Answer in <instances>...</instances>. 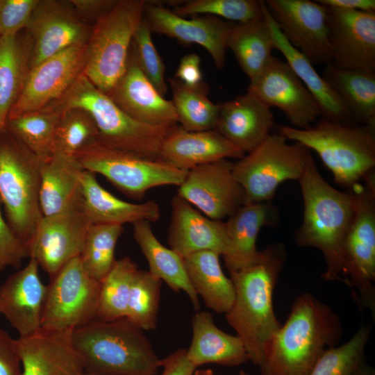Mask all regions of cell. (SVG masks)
<instances>
[{
	"mask_svg": "<svg viewBox=\"0 0 375 375\" xmlns=\"http://www.w3.org/2000/svg\"><path fill=\"white\" fill-rule=\"evenodd\" d=\"M285 257L283 244H272L260 251L255 263L230 273L235 296L226 319L242 340L249 360L258 366L281 326L274 313L273 292Z\"/></svg>",
	"mask_w": 375,
	"mask_h": 375,
	"instance_id": "1",
	"label": "cell"
},
{
	"mask_svg": "<svg viewBox=\"0 0 375 375\" xmlns=\"http://www.w3.org/2000/svg\"><path fill=\"white\" fill-rule=\"evenodd\" d=\"M342 327L338 315L311 294L294 301L283 325L268 345L261 375H308L328 348L340 340Z\"/></svg>",
	"mask_w": 375,
	"mask_h": 375,
	"instance_id": "2",
	"label": "cell"
},
{
	"mask_svg": "<svg viewBox=\"0 0 375 375\" xmlns=\"http://www.w3.org/2000/svg\"><path fill=\"white\" fill-rule=\"evenodd\" d=\"M303 201L301 226L294 232V242L301 247L319 249L325 260L323 278L343 281L342 248L355 208L352 191L333 188L321 175L311 156L297 181Z\"/></svg>",
	"mask_w": 375,
	"mask_h": 375,
	"instance_id": "3",
	"label": "cell"
},
{
	"mask_svg": "<svg viewBox=\"0 0 375 375\" xmlns=\"http://www.w3.org/2000/svg\"><path fill=\"white\" fill-rule=\"evenodd\" d=\"M74 347L92 375H156L158 357L143 331L126 317L94 319L72 331Z\"/></svg>",
	"mask_w": 375,
	"mask_h": 375,
	"instance_id": "4",
	"label": "cell"
},
{
	"mask_svg": "<svg viewBox=\"0 0 375 375\" xmlns=\"http://www.w3.org/2000/svg\"><path fill=\"white\" fill-rule=\"evenodd\" d=\"M278 133L315 151L331 172L335 182L342 187L352 190L374 172L375 126L322 117L306 129L278 126Z\"/></svg>",
	"mask_w": 375,
	"mask_h": 375,
	"instance_id": "5",
	"label": "cell"
},
{
	"mask_svg": "<svg viewBox=\"0 0 375 375\" xmlns=\"http://www.w3.org/2000/svg\"><path fill=\"white\" fill-rule=\"evenodd\" d=\"M72 108L90 113L97 125L99 142L148 158L159 159L162 144L176 126H152L137 121L121 110L83 73L59 99L44 108L60 112Z\"/></svg>",
	"mask_w": 375,
	"mask_h": 375,
	"instance_id": "6",
	"label": "cell"
},
{
	"mask_svg": "<svg viewBox=\"0 0 375 375\" xmlns=\"http://www.w3.org/2000/svg\"><path fill=\"white\" fill-rule=\"evenodd\" d=\"M43 162L5 128L0 131V201L6 222L27 253L43 217L40 201Z\"/></svg>",
	"mask_w": 375,
	"mask_h": 375,
	"instance_id": "7",
	"label": "cell"
},
{
	"mask_svg": "<svg viewBox=\"0 0 375 375\" xmlns=\"http://www.w3.org/2000/svg\"><path fill=\"white\" fill-rule=\"evenodd\" d=\"M146 0H118L92 27L85 44L83 74L106 93L126 70L134 34Z\"/></svg>",
	"mask_w": 375,
	"mask_h": 375,
	"instance_id": "8",
	"label": "cell"
},
{
	"mask_svg": "<svg viewBox=\"0 0 375 375\" xmlns=\"http://www.w3.org/2000/svg\"><path fill=\"white\" fill-rule=\"evenodd\" d=\"M288 141L278 133L270 134L233 163L245 203L271 201L282 183L301 178L312 155L301 144Z\"/></svg>",
	"mask_w": 375,
	"mask_h": 375,
	"instance_id": "9",
	"label": "cell"
},
{
	"mask_svg": "<svg viewBox=\"0 0 375 375\" xmlns=\"http://www.w3.org/2000/svg\"><path fill=\"white\" fill-rule=\"evenodd\" d=\"M74 156L84 170L103 176L123 194L135 199H142L154 188L178 187L188 172L160 159L112 148L98 140L81 149Z\"/></svg>",
	"mask_w": 375,
	"mask_h": 375,
	"instance_id": "10",
	"label": "cell"
},
{
	"mask_svg": "<svg viewBox=\"0 0 375 375\" xmlns=\"http://www.w3.org/2000/svg\"><path fill=\"white\" fill-rule=\"evenodd\" d=\"M351 191L353 216L342 248L343 282L356 301L375 310V182L374 172Z\"/></svg>",
	"mask_w": 375,
	"mask_h": 375,
	"instance_id": "11",
	"label": "cell"
},
{
	"mask_svg": "<svg viewBox=\"0 0 375 375\" xmlns=\"http://www.w3.org/2000/svg\"><path fill=\"white\" fill-rule=\"evenodd\" d=\"M101 281L85 269L79 256L51 276L42 315V328L73 331L97 319Z\"/></svg>",
	"mask_w": 375,
	"mask_h": 375,
	"instance_id": "12",
	"label": "cell"
},
{
	"mask_svg": "<svg viewBox=\"0 0 375 375\" xmlns=\"http://www.w3.org/2000/svg\"><path fill=\"white\" fill-rule=\"evenodd\" d=\"M247 92L280 109L296 128H310L321 115L317 102L292 68L275 56L250 80Z\"/></svg>",
	"mask_w": 375,
	"mask_h": 375,
	"instance_id": "13",
	"label": "cell"
},
{
	"mask_svg": "<svg viewBox=\"0 0 375 375\" xmlns=\"http://www.w3.org/2000/svg\"><path fill=\"white\" fill-rule=\"evenodd\" d=\"M233 165L222 159L192 168L177 194L212 219L228 218L245 204L244 192L233 174Z\"/></svg>",
	"mask_w": 375,
	"mask_h": 375,
	"instance_id": "14",
	"label": "cell"
},
{
	"mask_svg": "<svg viewBox=\"0 0 375 375\" xmlns=\"http://www.w3.org/2000/svg\"><path fill=\"white\" fill-rule=\"evenodd\" d=\"M265 3L291 45L312 65L331 63L326 7L310 0H267Z\"/></svg>",
	"mask_w": 375,
	"mask_h": 375,
	"instance_id": "15",
	"label": "cell"
},
{
	"mask_svg": "<svg viewBox=\"0 0 375 375\" xmlns=\"http://www.w3.org/2000/svg\"><path fill=\"white\" fill-rule=\"evenodd\" d=\"M85 44L72 47L31 69L8 118L42 110L59 99L83 73Z\"/></svg>",
	"mask_w": 375,
	"mask_h": 375,
	"instance_id": "16",
	"label": "cell"
},
{
	"mask_svg": "<svg viewBox=\"0 0 375 375\" xmlns=\"http://www.w3.org/2000/svg\"><path fill=\"white\" fill-rule=\"evenodd\" d=\"M81 201L52 215L43 216L28 251L51 276L72 259L79 256L91 226Z\"/></svg>",
	"mask_w": 375,
	"mask_h": 375,
	"instance_id": "17",
	"label": "cell"
},
{
	"mask_svg": "<svg viewBox=\"0 0 375 375\" xmlns=\"http://www.w3.org/2000/svg\"><path fill=\"white\" fill-rule=\"evenodd\" d=\"M92 27L69 1L39 0L26 28L33 40L31 69L72 47L85 44Z\"/></svg>",
	"mask_w": 375,
	"mask_h": 375,
	"instance_id": "18",
	"label": "cell"
},
{
	"mask_svg": "<svg viewBox=\"0 0 375 375\" xmlns=\"http://www.w3.org/2000/svg\"><path fill=\"white\" fill-rule=\"evenodd\" d=\"M326 10L331 63L342 69L375 72V12Z\"/></svg>",
	"mask_w": 375,
	"mask_h": 375,
	"instance_id": "19",
	"label": "cell"
},
{
	"mask_svg": "<svg viewBox=\"0 0 375 375\" xmlns=\"http://www.w3.org/2000/svg\"><path fill=\"white\" fill-rule=\"evenodd\" d=\"M144 19L151 33L176 39L183 44H199L210 55L217 69L224 67L226 41L235 23L210 15L185 19L154 1H148Z\"/></svg>",
	"mask_w": 375,
	"mask_h": 375,
	"instance_id": "20",
	"label": "cell"
},
{
	"mask_svg": "<svg viewBox=\"0 0 375 375\" xmlns=\"http://www.w3.org/2000/svg\"><path fill=\"white\" fill-rule=\"evenodd\" d=\"M106 94L126 114L142 123L152 126L178 123L172 101L161 95L144 74L132 44L125 72Z\"/></svg>",
	"mask_w": 375,
	"mask_h": 375,
	"instance_id": "21",
	"label": "cell"
},
{
	"mask_svg": "<svg viewBox=\"0 0 375 375\" xmlns=\"http://www.w3.org/2000/svg\"><path fill=\"white\" fill-rule=\"evenodd\" d=\"M38 267L36 260L30 258L24 267L10 275L0 286V314L19 338L42 328L47 286L40 278Z\"/></svg>",
	"mask_w": 375,
	"mask_h": 375,
	"instance_id": "22",
	"label": "cell"
},
{
	"mask_svg": "<svg viewBox=\"0 0 375 375\" xmlns=\"http://www.w3.org/2000/svg\"><path fill=\"white\" fill-rule=\"evenodd\" d=\"M72 331L41 328L16 339L22 375H83L84 363L73 346Z\"/></svg>",
	"mask_w": 375,
	"mask_h": 375,
	"instance_id": "23",
	"label": "cell"
},
{
	"mask_svg": "<svg viewBox=\"0 0 375 375\" xmlns=\"http://www.w3.org/2000/svg\"><path fill=\"white\" fill-rule=\"evenodd\" d=\"M168 243L182 258L212 251L224 256L228 251L225 222L212 219L178 194L171 201Z\"/></svg>",
	"mask_w": 375,
	"mask_h": 375,
	"instance_id": "24",
	"label": "cell"
},
{
	"mask_svg": "<svg viewBox=\"0 0 375 375\" xmlns=\"http://www.w3.org/2000/svg\"><path fill=\"white\" fill-rule=\"evenodd\" d=\"M218 105L214 130L244 153L253 150L270 135L274 115L270 108L251 93L247 92Z\"/></svg>",
	"mask_w": 375,
	"mask_h": 375,
	"instance_id": "25",
	"label": "cell"
},
{
	"mask_svg": "<svg viewBox=\"0 0 375 375\" xmlns=\"http://www.w3.org/2000/svg\"><path fill=\"white\" fill-rule=\"evenodd\" d=\"M244 154L214 129L189 131L176 125L162 144L159 159L188 171L222 159L238 160Z\"/></svg>",
	"mask_w": 375,
	"mask_h": 375,
	"instance_id": "26",
	"label": "cell"
},
{
	"mask_svg": "<svg viewBox=\"0 0 375 375\" xmlns=\"http://www.w3.org/2000/svg\"><path fill=\"white\" fill-rule=\"evenodd\" d=\"M277 221V209L271 201L245 203L228 217L224 222L228 251L223 258L229 273L257 261L258 233L263 226H272Z\"/></svg>",
	"mask_w": 375,
	"mask_h": 375,
	"instance_id": "27",
	"label": "cell"
},
{
	"mask_svg": "<svg viewBox=\"0 0 375 375\" xmlns=\"http://www.w3.org/2000/svg\"><path fill=\"white\" fill-rule=\"evenodd\" d=\"M82 206L93 224H134L140 221L157 222L160 208L154 200L140 203L128 202L115 197L98 182L96 174L84 170L81 181Z\"/></svg>",
	"mask_w": 375,
	"mask_h": 375,
	"instance_id": "28",
	"label": "cell"
},
{
	"mask_svg": "<svg viewBox=\"0 0 375 375\" xmlns=\"http://www.w3.org/2000/svg\"><path fill=\"white\" fill-rule=\"evenodd\" d=\"M262 9L271 32L274 49L281 53L286 62L315 98L322 117L345 124H354L335 91L317 72L310 61L285 38L264 1H262Z\"/></svg>",
	"mask_w": 375,
	"mask_h": 375,
	"instance_id": "29",
	"label": "cell"
},
{
	"mask_svg": "<svg viewBox=\"0 0 375 375\" xmlns=\"http://www.w3.org/2000/svg\"><path fill=\"white\" fill-rule=\"evenodd\" d=\"M192 329L186 356L197 368L207 363L236 367L249 360L240 338L219 329L208 312L197 311L192 318Z\"/></svg>",
	"mask_w": 375,
	"mask_h": 375,
	"instance_id": "30",
	"label": "cell"
},
{
	"mask_svg": "<svg viewBox=\"0 0 375 375\" xmlns=\"http://www.w3.org/2000/svg\"><path fill=\"white\" fill-rule=\"evenodd\" d=\"M83 172L74 156L55 153L43 162L40 191L43 216L61 212L81 201Z\"/></svg>",
	"mask_w": 375,
	"mask_h": 375,
	"instance_id": "31",
	"label": "cell"
},
{
	"mask_svg": "<svg viewBox=\"0 0 375 375\" xmlns=\"http://www.w3.org/2000/svg\"><path fill=\"white\" fill-rule=\"evenodd\" d=\"M133 227V238L148 262L149 271L174 292H184L194 310H200L199 297L190 281L183 258L157 239L151 223L140 221Z\"/></svg>",
	"mask_w": 375,
	"mask_h": 375,
	"instance_id": "32",
	"label": "cell"
},
{
	"mask_svg": "<svg viewBox=\"0 0 375 375\" xmlns=\"http://www.w3.org/2000/svg\"><path fill=\"white\" fill-rule=\"evenodd\" d=\"M33 40L26 29L0 37V131L31 70Z\"/></svg>",
	"mask_w": 375,
	"mask_h": 375,
	"instance_id": "33",
	"label": "cell"
},
{
	"mask_svg": "<svg viewBox=\"0 0 375 375\" xmlns=\"http://www.w3.org/2000/svg\"><path fill=\"white\" fill-rule=\"evenodd\" d=\"M322 76L340 99L352 122L375 126V72L326 65Z\"/></svg>",
	"mask_w": 375,
	"mask_h": 375,
	"instance_id": "34",
	"label": "cell"
},
{
	"mask_svg": "<svg viewBox=\"0 0 375 375\" xmlns=\"http://www.w3.org/2000/svg\"><path fill=\"white\" fill-rule=\"evenodd\" d=\"M220 255L212 251L193 253L183 257L190 281L196 293L211 310L226 314L235 296L231 278L224 273Z\"/></svg>",
	"mask_w": 375,
	"mask_h": 375,
	"instance_id": "35",
	"label": "cell"
},
{
	"mask_svg": "<svg viewBox=\"0 0 375 375\" xmlns=\"http://www.w3.org/2000/svg\"><path fill=\"white\" fill-rule=\"evenodd\" d=\"M226 47L233 51L249 79L256 76L267 65L274 49L271 32L263 15L247 23H235L228 35Z\"/></svg>",
	"mask_w": 375,
	"mask_h": 375,
	"instance_id": "36",
	"label": "cell"
},
{
	"mask_svg": "<svg viewBox=\"0 0 375 375\" xmlns=\"http://www.w3.org/2000/svg\"><path fill=\"white\" fill-rule=\"evenodd\" d=\"M172 93V103L177 122L189 131L214 129L217 121L219 105L208 97L209 87L203 81L196 86L187 85L176 78H168Z\"/></svg>",
	"mask_w": 375,
	"mask_h": 375,
	"instance_id": "37",
	"label": "cell"
},
{
	"mask_svg": "<svg viewBox=\"0 0 375 375\" xmlns=\"http://www.w3.org/2000/svg\"><path fill=\"white\" fill-rule=\"evenodd\" d=\"M59 114L42 109L8 117L5 129L43 161L53 155V139Z\"/></svg>",
	"mask_w": 375,
	"mask_h": 375,
	"instance_id": "38",
	"label": "cell"
},
{
	"mask_svg": "<svg viewBox=\"0 0 375 375\" xmlns=\"http://www.w3.org/2000/svg\"><path fill=\"white\" fill-rule=\"evenodd\" d=\"M138 269L128 257L116 260L101 281L97 319L111 321L126 317L131 287Z\"/></svg>",
	"mask_w": 375,
	"mask_h": 375,
	"instance_id": "39",
	"label": "cell"
},
{
	"mask_svg": "<svg viewBox=\"0 0 375 375\" xmlns=\"http://www.w3.org/2000/svg\"><path fill=\"white\" fill-rule=\"evenodd\" d=\"M123 231V226L119 224L89 227L79 257L85 269L94 279L101 281L112 267L117 242Z\"/></svg>",
	"mask_w": 375,
	"mask_h": 375,
	"instance_id": "40",
	"label": "cell"
},
{
	"mask_svg": "<svg viewBox=\"0 0 375 375\" xmlns=\"http://www.w3.org/2000/svg\"><path fill=\"white\" fill-rule=\"evenodd\" d=\"M162 282L149 271L138 269L134 276L126 318L142 331L156 328Z\"/></svg>",
	"mask_w": 375,
	"mask_h": 375,
	"instance_id": "41",
	"label": "cell"
},
{
	"mask_svg": "<svg viewBox=\"0 0 375 375\" xmlns=\"http://www.w3.org/2000/svg\"><path fill=\"white\" fill-rule=\"evenodd\" d=\"M372 331L361 325L353 337L338 347L326 349L308 375H350L365 364V351Z\"/></svg>",
	"mask_w": 375,
	"mask_h": 375,
	"instance_id": "42",
	"label": "cell"
},
{
	"mask_svg": "<svg viewBox=\"0 0 375 375\" xmlns=\"http://www.w3.org/2000/svg\"><path fill=\"white\" fill-rule=\"evenodd\" d=\"M58 113L53 154L74 156L81 149L98 140L97 125L88 112L80 108H72Z\"/></svg>",
	"mask_w": 375,
	"mask_h": 375,
	"instance_id": "43",
	"label": "cell"
},
{
	"mask_svg": "<svg viewBox=\"0 0 375 375\" xmlns=\"http://www.w3.org/2000/svg\"><path fill=\"white\" fill-rule=\"evenodd\" d=\"M174 8L172 11L182 17L204 14L238 24L262 17V1L256 0H188Z\"/></svg>",
	"mask_w": 375,
	"mask_h": 375,
	"instance_id": "44",
	"label": "cell"
},
{
	"mask_svg": "<svg viewBox=\"0 0 375 375\" xmlns=\"http://www.w3.org/2000/svg\"><path fill=\"white\" fill-rule=\"evenodd\" d=\"M151 33L143 17L134 34L132 47L141 70L164 97L167 92L165 66L153 42Z\"/></svg>",
	"mask_w": 375,
	"mask_h": 375,
	"instance_id": "45",
	"label": "cell"
},
{
	"mask_svg": "<svg viewBox=\"0 0 375 375\" xmlns=\"http://www.w3.org/2000/svg\"><path fill=\"white\" fill-rule=\"evenodd\" d=\"M39 0H0V37L26 30Z\"/></svg>",
	"mask_w": 375,
	"mask_h": 375,
	"instance_id": "46",
	"label": "cell"
},
{
	"mask_svg": "<svg viewBox=\"0 0 375 375\" xmlns=\"http://www.w3.org/2000/svg\"><path fill=\"white\" fill-rule=\"evenodd\" d=\"M0 201V274L8 267L18 269L27 251L21 241L13 233L1 211Z\"/></svg>",
	"mask_w": 375,
	"mask_h": 375,
	"instance_id": "47",
	"label": "cell"
},
{
	"mask_svg": "<svg viewBox=\"0 0 375 375\" xmlns=\"http://www.w3.org/2000/svg\"><path fill=\"white\" fill-rule=\"evenodd\" d=\"M0 375H22L16 339L0 328Z\"/></svg>",
	"mask_w": 375,
	"mask_h": 375,
	"instance_id": "48",
	"label": "cell"
},
{
	"mask_svg": "<svg viewBox=\"0 0 375 375\" xmlns=\"http://www.w3.org/2000/svg\"><path fill=\"white\" fill-rule=\"evenodd\" d=\"M118 0H70L69 2L78 17L92 26L110 11ZM92 26V25H91Z\"/></svg>",
	"mask_w": 375,
	"mask_h": 375,
	"instance_id": "49",
	"label": "cell"
},
{
	"mask_svg": "<svg viewBox=\"0 0 375 375\" xmlns=\"http://www.w3.org/2000/svg\"><path fill=\"white\" fill-rule=\"evenodd\" d=\"M174 78L189 86L201 84L203 81L199 56L195 53H191L183 56Z\"/></svg>",
	"mask_w": 375,
	"mask_h": 375,
	"instance_id": "50",
	"label": "cell"
},
{
	"mask_svg": "<svg viewBox=\"0 0 375 375\" xmlns=\"http://www.w3.org/2000/svg\"><path fill=\"white\" fill-rule=\"evenodd\" d=\"M160 375H192L197 367L187 358L186 349H179L160 360Z\"/></svg>",
	"mask_w": 375,
	"mask_h": 375,
	"instance_id": "51",
	"label": "cell"
},
{
	"mask_svg": "<svg viewBox=\"0 0 375 375\" xmlns=\"http://www.w3.org/2000/svg\"><path fill=\"white\" fill-rule=\"evenodd\" d=\"M317 1L326 8L375 12L374 0H317Z\"/></svg>",
	"mask_w": 375,
	"mask_h": 375,
	"instance_id": "52",
	"label": "cell"
},
{
	"mask_svg": "<svg viewBox=\"0 0 375 375\" xmlns=\"http://www.w3.org/2000/svg\"><path fill=\"white\" fill-rule=\"evenodd\" d=\"M350 375H375V372L372 367L364 364Z\"/></svg>",
	"mask_w": 375,
	"mask_h": 375,
	"instance_id": "53",
	"label": "cell"
},
{
	"mask_svg": "<svg viewBox=\"0 0 375 375\" xmlns=\"http://www.w3.org/2000/svg\"><path fill=\"white\" fill-rule=\"evenodd\" d=\"M192 375H215L213 371L210 369H201L197 368L194 370Z\"/></svg>",
	"mask_w": 375,
	"mask_h": 375,
	"instance_id": "54",
	"label": "cell"
},
{
	"mask_svg": "<svg viewBox=\"0 0 375 375\" xmlns=\"http://www.w3.org/2000/svg\"><path fill=\"white\" fill-rule=\"evenodd\" d=\"M238 375H251L248 373H247L246 372L243 371V370H241Z\"/></svg>",
	"mask_w": 375,
	"mask_h": 375,
	"instance_id": "55",
	"label": "cell"
},
{
	"mask_svg": "<svg viewBox=\"0 0 375 375\" xmlns=\"http://www.w3.org/2000/svg\"><path fill=\"white\" fill-rule=\"evenodd\" d=\"M87 375H92V374H88Z\"/></svg>",
	"mask_w": 375,
	"mask_h": 375,
	"instance_id": "56",
	"label": "cell"
}]
</instances>
